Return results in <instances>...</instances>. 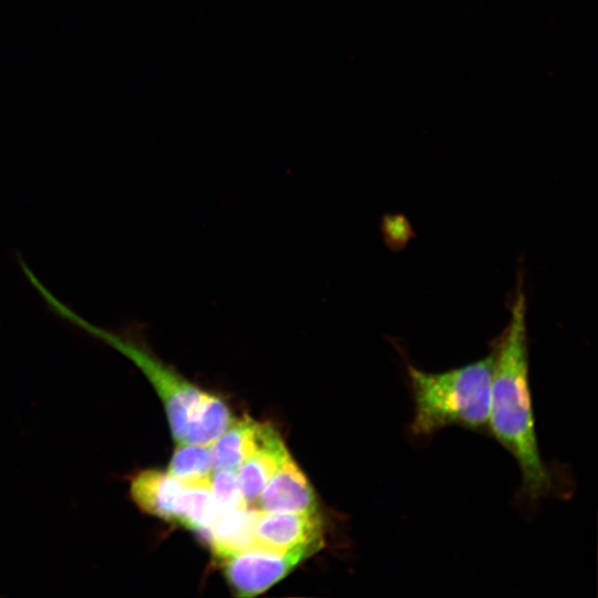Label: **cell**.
I'll return each instance as SVG.
<instances>
[{
  "label": "cell",
  "instance_id": "9c48e42d",
  "mask_svg": "<svg viewBox=\"0 0 598 598\" xmlns=\"http://www.w3.org/2000/svg\"><path fill=\"white\" fill-rule=\"evenodd\" d=\"M260 509L246 507L219 515L207 543L218 560L254 547V532Z\"/></svg>",
  "mask_w": 598,
  "mask_h": 598
},
{
  "label": "cell",
  "instance_id": "6da1fadb",
  "mask_svg": "<svg viewBox=\"0 0 598 598\" xmlns=\"http://www.w3.org/2000/svg\"><path fill=\"white\" fill-rule=\"evenodd\" d=\"M526 295L519 277L509 319L491 342L493 380L488 432L514 457L520 472L519 501L534 505L561 492L555 470L542 457L529 384Z\"/></svg>",
  "mask_w": 598,
  "mask_h": 598
},
{
  "label": "cell",
  "instance_id": "7c38bea8",
  "mask_svg": "<svg viewBox=\"0 0 598 598\" xmlns=\"http://www.w3.org/2000/svg\"><path fill=\"white\" fill-rule=\"evenodd\" d=\"M219 515L213 499L210 484L184 485L176 524L194 530L207 542Z\"/></svg>",
  "mask_w": 598,
  "mask_h": 598
},
{
  "label": "cell",
  "instance_id": "5b68a950",
  "mask_svg": "<svg viewBox=\"0 0 598 598\" xmlns=\"http://www.w3.org/2000/svg\"><path fill=\"white\" fill-rule=\"evenodd\" d=\"M310 544H323V525L318 512L260 511L255 524L252 548L285 551Z\"/></svg>",
  "mask_w": 598,
  "mask_h": 598
},
{
  "label": "cell",
  "instance_id": "30bf717a",
  "mask_svg": "<svg viewBox=\"0 0 598 598\" xmlns=\"http://www.w3.org/2000/svg\"><path fill=\"white\" fill-rule=\"evenodd\" d=\"M231 422L228 405L219 396L203 392L190 414L182 443L210 446Z\"/></svg>",
  "mask_w": 598,
  "mask_h": 598
},
{
  "label": "cell",
  "instance_id": "3957f363",
  "mask_svg": "<svg viewBox=\"0 0 598 598\" xmlns=\"http://www.w3.org/2000/svg\"><path fill=\"white\" fill-rule=\"evenodd\" d=\"M22 269L30 283L55 316L113 348L138 368L162 401L172 436L176 444H181L190 414L204 391L189 382L173 365L163 361L153 351L140 324L134 323L120 328H105L93 324L68 305L56 299L27 265Z\"/></svg>",
  "mask_w": 598,
  "mask_h": 598
},
{
  "label": "cell",
  "instance_id": "52a82bcc",
  "mask_svg": "<svg viewBox=\"0 0 598 598\" xmlns=\"http://www.w3.org/2000/svg\"><path fill=\"white\" fill-rule=\"evenodd\" d=\"M264 512L315 513L317 498L303 472L289 455L258 495Z\"/></svg>",
  "mask_w": 598,
  "mask_h": 598
},
{
  "label": "cell",
  "instance_id": "4fadbf2b",
  "mask_svg": "<svg viewBox=\"0 0 598 598\" xmlns=\"http://www.w3.org/2000/svg\"><path fill=\"white\" fill-rule=\"evenodd\" d=\"M167 472L185 486L210 484L214 472L210 446L177 444Z\"/></svg>",
  "mask_w": 598,
  "mask_h": 598
},
{
  "label": "cell",
  "instance_id": "8992f818",
  "mask_svg": "<svg viewBox=\"0 0 598 598\" xmlns=\"http://www.w3.org/2000/svg\"><path fill=\"white\" fill-rule=\"evenodd\" d=\"M281 441L269 423L244 417L233 421L210 445L213 470H235L256 452Z\"/></svg>",
  "mask_w": 598,
  "mask_h": 598
},
{
  "label": "cell",
  "instance_id": "7a4b0ae2",
  "mask_svg": "<svg viewBox=\"0 0 598 598\" xmlns=\"http://www.w3.org/2000/svg\"><path fill=\"white\" fill-rule=\"evenodd\" d=\"M413 401L409 432L429 439L447 426L488 431L493 353L460 368L427 372L405 360Z\"/></svg>",
  "mask_w": 598,
  "mask_h": 598
},
{
  "label": "cell",
  "instance_id": "ba28073f",
  "mask_svg": "<svg viewBox=\"0 0 598 598\" xmlns=\"http://www.w3.org/2000/svg\"><path fill=\"white\" fill-rule=\"evenodd\" d=\"M183 488L184 485L167 471L146 468L131 477L128 494L141 512L176 523Z\"/></svg>",
  "mask_w": 598,
  "mask_h": 598
},
{
  "label": "cell",
  "instance_id": "8fae6325",
  "mask_svg": "<svg viewBox=\"0 0 598 598\" xmlns=\"http://www.w3.org/2000/svg\"><path fill=\"white\" fill-rule=\"evenodd\" d=\"M289 455L281 440L256 452L243 462L237 468V476L247 503L256 502L260 492Z\"/></svg>",
  "mask_w": 598,
  "mask_h": 598
},
{
  "label": "cell",
  "instance_id": "5bb4252c",
  "mask_svg": "<svg viewBox=\"0 0 598 598\" xmlns=\"http://www.w3.org/2000/svg\"><path fill=\"white\" fill-rule=\"evenodd\" d=\"M210 492L220 515L244 508L248 504L235 470L214 471L210 478Z\"/></svg>",
  "mask_w": 598,
  "mask_h": 598
},
{
  "label": "cell",
  "instance_id": "277c9868",
  "mask_svg": "<svg viewBox=\"0 0 598 598\" xmlns=\"http://www.w3.org/2000/svg\"><path fill=\"white\" fill-rule=\"evenodd\" d=\"M323 544H310L285 551L250 548L221 560L224 575L236 596L264 592L285 578L297 565L317 553Z\"/></svg>",
  "mask_w": 598,
  "mask_h": 598
}]
</instances>
